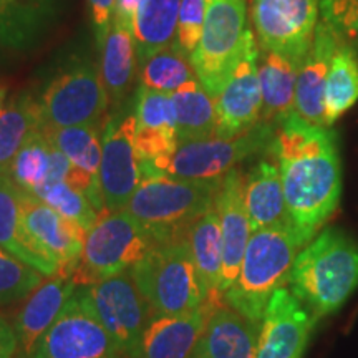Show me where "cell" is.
Returning a JSON list of instances; mask_svg holds the SVG:
<instances>
[{
    "label": "cell",
    "instance_id": "cell-30",
    "mask_svg": "<svg viewBox=\"0 0 358 358\" xmlns=\"http://www.w3.org/2000/svg\"><path fill=\"white\" fill-rule=\"evenodd\" d=\"M20 189L7 174H0V249L34 267L43 277L58 274V267L29 248L20 226Z\"/></svg>",
    "mask_w": 358,
    "mask_h": 358
},
{
    "label": "cell",
    "instance_id": "cell-40",
    "mask_svg": "<svg viewBox=\"0 0 358 358\" xmlns=\"http://www.w3.org/2000/svg\"><path fill=\"white\" fill-rule=\"evenodd\" d=\"M116 0H88L90 13H92L93 29H95L98 45H103L113 24Z\"/></svg>",
    "mask_w": 358,
    "mask_h": 358
},
{
    "label": "cell",
    "instance_id": "cell-18",
    "mask_svg": "<svg viewBox=\"0 0 358 358\" xmlns=\"http://www.w3.org/2000/svg\"><path fill=\"white\" fill-rule=\"evenodd\" d=\"M214 209L219 216L222 234L224 261L221 292L224 295L237 279L245 248L252 236L244 201V174L239 168L232 169L222 178Z\"/></svg>",
    "mask_w": 358,
    "mask_h": 358
},
{
    "label": "cell",
    "instance_id": "cell-19",
    "mask_svg": "<svg viewBox=\"0 0 358 358\" xmlns=\"http://www.w3.org/2000/svg\"><path fill=\"white\" fill-rule=\"evenodd\" d=\"M222 301H206L181 315L155 317L128 358H192L206 322Z\"/></svg>",
    "mask_w": 358,
    "mask_h": 358
},
{
    "label": "cell",
    "instance_id": "cell-29",
    "mask_svg": "<svg viewBox=\"0 0 358 358\" xmlns=\"http://www.w3.org/2000/svg\"><path fill=\"white\" fill-rule=\"evenodd\" d=\"M179 7L181 0H143L134 24V47L140 66L173 45Z\"/></svg>",
    "mask_w": 358,
    "mask_h": 358
},
{
    "label": "cell",
    "instance_id": "cell-42",
    "mask_svg": "<svg viewBox=\"0 0 358 358\" xmlns=\"http://www.w3.org/2000/svg\"><path fill=\"white\" fill-rule=\"evenodd\" d=\"M19 353V342L13 327L0 315V358H15Z\"/></svg>",
    "mask_w": 358,
    "mask_h": 358
},
{
    "label": "cell",
    "instance_id": "cell-20",
    "mask_svg": "<svg viewBox=\"0 0 358 358\" xmlns=\"http://www.w3.org/2000/svg\"><path fill=\"white\" fill-rule=\"evenodd\" d=\"M261 322L250 320L226 302L213 308L192 358H256Z\"/></svg>",
    "mask_w": 358,
    "mask_h": 358
},
{
    "label": "cell",
    "instance_id": "cell-37",
    "mask_svg": "<svg viewBox=\"0 0 358 358\" xmlns=\"http://www.w3.org/2000/svg\"><path fill=\"white\" fill-rule=\"evenodd\" d=\"M206 6H208V0H181L176 35H174L171 47L187 58L198 48L201 35H203Z\"/></svg>",
    "mask_w": 358,
    "mask_h": 358
},
{
    "label": "cell",
    "instance_id": "cell-1",
    "mask_svg": "<svg viewBox=\"0 0 358 358\" xmlns=\"http://www.w3.org/2000/svg\"><path fill=\"white\" fill-rule=\"evenodd\" d=\"M271 151L279 163L289 221L307 245L335 216L342 198L338 134L292 111L277 123Z\"/></svg>",
    "mask_w": 358,
    "mask_h": 358
},
{
    "label": "cell",
    "instance_id": "cell-8",
    "mask_svg": "<svg viewBox=\"0 0 358 358\" xmlns=\"http://www.w3.org/2000/svg\"><path fill=\"white\" fill-rule=\"evenodd\" d=\"M277 124L259 122L236 138H206L181 143L169 159L164 174L179 179H217L248 158L268 153L275 140Z\"/></svg>",
    "mask_w": 358,
    "mask_h": 358
},
{
    "label": "cell",
    "instance_id": "cell-3",
    "mask_svg": "<svg viewBox=\"0 0 358 358\" xmlns=\"http://www.w3.org/2000/svg\"><path fill=\"white\" fill-rule=\"evenodd\" d=\"M303 248L290 222L252 232L237 279L222 295L224 302L261 322L275 290L289 284L295 257Z\"/></svg>",
    "mask_w": 358,
    "mask_h": 358
},
{
    "label": "cell",
    "instance_id": "cell-39",
    "mask_svg": "<svg viewBox=\"0 0 358 358\" xmlns=\"http://www.w3.org/2000/svg\"><path fill=\"white\" fill-rule=\"evenodd\" d=\"M320 17L358 57V0H322Z\"/></svg>",
    "mask_w": 358,
    "mask_h": 358
},
{
    "label": "cell",
    "instance_id": "cell-16",
    "mask_svg": "<svg viewBox=\"0 0 358 358\" xmlns=\"http://www.w3.org/2000/svg\"><path fill=\"white\" fill-rule=\"evenodd\" d=\"M133 111L136 116V155L141 179L164 174L179 146L171 95L141 85Z\"/></svg>",
    "mask_w": 358,
    "mask_h": 358
},
{
    "label": "cell",
    "instance_id": "cell-28",
    "mask_svg": "<svg viewBox=\"0 0 358 358\" xmlns=\"http://www.w3.org/2000/svg\"><path fill=\"white\" fill-rule=\"evenodd\" d=\"M171 98L176 111L179 145L216 136V100L209 95L198 78L189 80L178 88L171 93Z\"/></svg>",
    "mask_w": 358,
    "mask_h": 358
},
{
    "label": "cell",
    "instance_id": "cell-25",
    "mask_svg": "<svg viewBox=\"0 0 358 358\" xmlns=\"http://www.w3.org/2000/svg\"><path fill=\"white\" fill-rule=\"evenodd\" d=\"M55 12L57 0H0V45L10 50L32 47Z\"/></svg>",
    "mask_w": 358,
    "mask_h": 358
},
{
    "label": "cell",
    "instance_id": "cell-2",
    "mask_svg": "<svg viewBox=\"0 0 358 358\" xmlns=\"http://www.w3.org/2000/svg\"><path fill=\"white\" fill-rule=\"evenodd\" d=\"M289 287L317 320L334 315L358 289V243L324 227L295 257Z\"/></svg>",
    "mask_w": 358,
    "mask_h": 358
},
{
    "label": "cell",
    "instance_id": "cell-44",
    "mask_svg": "<svg viewBox=\"0 0 358 358\" xmlns=\"http://www.w3.org/2000/svg\"><path fill=\"white\" fill-rule=\"evenodd\" d=\"M6 96H7V90L3 87H0V111L3 110V103H6Z\"/></svg>",
    "mask_w": 358,
    "mask_h": 358
},
{
    "label": "cell",
    "instance_id": "cell-35",
    "mask_svg": "<svg viewBox=\"0 0 358 358\" xmlns=\"http://www.w3.org/2000/svg\"><path fill=\"white\" fill-rule=\"evenodd\" d=\"M30 194L37 196L40 201H43L55 211L80 224L87 231V234L100 217V214L96 213V209L93 208L87 196L66 181L45 182Z\"/></svg>",
    "mask_w": 358,
    "mask_h": 358
},
{
    "label": "cell",
    "instance_id": "cell-6",
    "mask_svg": "<svg viewBox=\"0 0 358 358\" xmlns=\"http://www.w3.org/2000/svg\"><path fill=\"white\" fill-rule=\"evenodd\" d=\"M156 244L153 236L127 211L105 213L88 231L82 261L71 279L92 285L131 268Z\"/></svg>",
    "mask_w": 358,
    "mask_h": 358
},
{
    "label": "cell",
    "instance_id": "cell-17",
    "mask_svg": "<svg viewBox=\"0 0 358 358\" xmlns=\"http://www.w3.org/2000/svg\"><path fill=\"white\" fill-rule=\"evenodd\" d=\"M317 322L290 289L275 290L264 310L256 358H302Z\"/></svg>",
    "mask_w": 358,
    "mask_h": 358
},
{
    "label": "cell",
    "instance_id": "cell-41",
    "mask_svg": "<svg viewBox=\"0 0 358 358\" xmlns=\"http://www.w3.org/2000/svg\"><path fill=\"white\" fill-rule=\"evenodd\" d=\"M143 0H116L113 19L122 22L134 34V24H136V15L140 12Z\"/></svg>",
    "mask_w": 358,
    "mask_h": 358
},
{
    "label": "cell",
    "instance_id": "cell-27",
    "mask_svg": "<svg viewBox=\"0 0 358 358\" xmlns=\"http://www.w3.org/2000/svg\"><path fill=\"white\" fill-rule=\"evenodd\" d=\"M101 78L111 105L120 106L128 95L136 71L134 34L122 22L113 19L111 29L101 45Z\"/></svg>",
    "mask_w": 358,
    "mask_h": 358
},
{
    "label": "cell",
    "instance_id": "cell-14",
    "mask_svg": "<svg viewBox=\"0 0 358 358\" xmlns=\"http://www.w3.org/2000/svg\"><path fill=\"white\" fill-rule=\"evenodd\" d=\"M216 136L229 140L261 122L262 92L259 82V43L254 30H245L239 55L216 98Z\"/></svg>",
    "mask_w": 358,
    "mask_h": 358
},
{
    "label": "cell",
    "instance_id": "cell-26",
    "mask_svg": "<svg viewBox=\"0 0 358 358\" xmlns=\"http://www.w3.org/2000/svg\"><path fill=\"white\" fill-rule=\"evenodd\" d=\"M192 261L198 271L206 301H222V234L216 209H209L187 231Z\"/></svg>",
    "mask_w": 358,
    "mask_h": 358
},
{
    "label": "cell",
    "instance_id": "cell-21",
    "mask_svg": "<svg viewBox=\"0 0 358 358\" xmlns=\"http://www.w3.org/2000/svg\"><path fill=\"white\" fill-rule=\"evenodd\" d=\"M338 40V35L335 34L329 22L320 17L310 48L299 70L297 88H295V111L313 124L325 127V85Z\"/></svg>",
    "mask_w": 358,
    "mask_h": 358
},
{
    "label": "cell",
    "instance_id": "cell-33",
    "mask_svg": "<svg viewBox=\"0 0 358 358\" xmlns=\"http://www.w3.org/2000/svg\"><path fill=\"white\" fill-rule=\"evenodd\" d=\"M52 161V143L42 129L27 138L17 151L7 176L25 192H34L47 181Z\"/></svg>",
    "mask_w": 358,
    "mask_h": 358
},
{
    "label": "cell",
    "instance_id": "cell-12",
    "mask_svg": "<svg viewBox=\"0 0 358 358\" xmlns=\"http://www.w3.org/2000/svg\"><path fill=\"white\" fill-rule=\"evenodd\" d=\"M19 201L22 234L27 245L40 257L55 264L58 274L73 275L82 261L87 231L30 192L20 189Z\"/></svg>",
    "mask_w": 358,
    "mask_h": 358
},
{
    "label": "cell",
    "instance_id": "cell-38",
    "mask_svg": "<svg viewBox=\"0 0 358 358\" xmlns=\"http://www.w3.org/2000/svg\"><path fill=\"white\" fill-rule=\"evenodd\" d=\"M101 128L103 127H100V123H98L66 128H42V131L47 134L52 145L58 148L73 164L80 158H83V155L93 145V141L101 136Z\"/></svg>",
    "mask_w": 358,
    "mask_h": 358
},
{
    "label": "cell",
    "instance_id": "cell-34",
    "mask_svg": "<svg viewBox=\"0 0 358 358\" xmlns=\"http://www.w3.org/2000/svg\"><path fill=\"white\" fill-rule=\"evenodd\" d=\"M140 77L141 85L169 95L189 80L198 78L189 58L174 50L173 47L164 48L146 60L140 66Z\"/></svg>",
    "mask_w": 358,
    "mask_h": 358
},
{
    "label": "cell",
    "instance_id": "cell-5",
    "mask_svg": "<svg viewBox=\"0 0 358 358\" xmlns=\"http://www.w3.org/2000/svg\"><path fill=\"white\" fill-rule=\"evenodd\" d=\"M131 275L155 317L181 315L206 302L187 236L155 244L131 267Z\"/></svg>",
    "mask_w": 358,
    "mask_h": 358
},
{
    "label": "cell",
    "instance_id": "cell-31",
    "mask_svg": "<svg viewBox=\"0 0 358 358\" xmlns=\"http://www.w3.org/2000/svg\"><path fill=\"white\" fill-rule=\"evenodd\" d=\"M340 38V37H338ZM358 101V57L342 38L335 48L324 95L325 127H334Z\"/></svg>",
    "mask_w": 358,
    "mask_h": 358
},
{
    "label": "cell",
    "instance_id": "cell-24",
    "mask_svg": "<svg viewBox=\"0 0 358 358\" xmlns=\"http://www.w3.org/2000/svg\"><path fill=\"white\" fill-rule=\"evenodd\" d=\"M302 62L284 53L259 48V82L262 92L261 122L277 124L295 111V88Z\"/></svg>",
    "mask_w": 358,
    "mask_h": 358
},
{
    "label": "cell",
    "instance_id": "cell-7",
    "mask_svg": "<svg viewBox=\"0 0 358 358\" xmlns=\"http://www.w3.org/2000/svg\"><path fill=\"white\" fill-rule=\"evenodd\" d=\"M248 29V0H208L203 35L189 62L214 100L236 64Z\"/></svg>",
    "mask_w": 358,
    "mask_h": 358
},
{
    "label": "cell",
    "instance_id": "cell-9",
    "mask_svg": "<svg viewBox=\"0 0 358 358\" xmlns=\"http://www.w3.org/2000/svg\"><path fill=\"white\" fill-rule=\"evenodd\" d=\"M83 285L70 297L55 322L38 340L30 358H123Z\"/></svg>",
    "mask_w": 358,
    "mask_h": 358
},
{
    "label": "cell",
    "instance_id": "cell-23",
    "mask_svg": "<svg viewBox=\"0 0 358 358\" xmlns=\"http://www.w3.org/2000/svg\"><path fill=\"white\" fill-rule=\"evenodd\" d=\"M271 156L259 159L244 176V201L252 232L290 222L279 163Z\"/></svg>",
    "mask_w": 358,
    "mask_h": 358
},
{
    "label": "cell",
    "instance_id": "cell-22",
    "mask_svg": "<svg viewBox=\"0 0 358 358\" xmlns=\"http://www.w3.org/2000/svg\"><path fill=\"white\" fill-rule=\"evenodd\" d=\"M78 287L70 275L57 274L42 282V285L25 299L12 325L19 342L20 358H30L38 340L55 322L58 313Z\"/></svg>",
    "mask_w": 358,
    "mask_h": 358
},
{
    "label": "cell",
    "instance_id": "cell-32",
    "mask_svg": "<svg viewBox=\"0 0 358 358\" xmlns=\"http://www.w3.org/2000/svg\"><path fill=\"white\" fill-rule=\"evenodd\" d=\"M42 129L38 100L22 93L0 111V174H8L17 151L30 134Z\"/></svg>",
    "mask_w": 358,
    "mask_h": 358
},
{
    "label": "cell",
    "instance_id": "cell-10",
    "mask_svg": "<svg viewBox=\"0 0 358 358\" xmlns=\"http://www.w3.org/2000/svg\"><path fill=\"white\" fill-rule=\"evenodd\" d=\"M42 128L98 124L110 100L93 64L70 65L55 75L38 100Z\"/></svg>",
    "mask_w": 358,
    "mask_h": 358
},
{
    "label": "cell",
    "instance_id": "cell-11",
    "mask_svg": "<svg viewBox=\"0 0 358 358\" xmlns=\"http://www.w3.org/2000/svg\"><path fill=\"white\" fill-rule=\"evenodd\" d=\"M322 0H250L259 48L303 62L320 20Z\"/></svg>",
    "mask_w": 358,
    "mask_h": 358
},
{
    "label": "cell",
    "instance_id": "cell-4",
    "mask_svg": "<svg viewBox=\"0 0 358 358\" xmlns=\"http://www.w3.org/2000/svg\"><path fill=\"white\" fill-rule=\"evenodd\" d=\"M221 182L222 178H143L124 211L153 236L156 244L185 239L192 224L214 208Z\"/></svg>",
    "mask_w": 358,
    "mask_h": 358
},
{
    "label": "cell",
    "instance_id": "cell-15",
    "mask_svg": "<svg viewBox=\"0 0 358 358\" xmlns=\"http://www.w3.org/2000/svg\"><path fill=\"white\" fill-rule=\"evenodd\" d=\"M83 287L116 345L124 357L131 355L146 327L155 319L153 310L134 284L131 268Z\"/></svg>",
    "mask_w": 358,
    "mask_h": 358
},
{
    "label": "cell",
    "instance_id": "cell-13",
    "mask_svg": "<svg viewBox=\"0 0 358 358\" xmlns=\"http://www.w3.org/2000/svg\"><path fill=\"white\" fill-rule=\"evenodd\" d=\"M140 182L136 116L134 111L120 110L101 128L100 187L106 213L124 211Z\"/></svg>",
    "mask_w": 358,
    "mask_h": 358
},
{
    "label": "cell",
    "instance_id": "cell-36",
    "mask_svg": "<svg viewBox=\"0 0 358 358\" xmlns=\"http://www.w3.org/2000/svg\"><path fill=\"white\" fill-rule=\"evenodd\" d=\"M42 282L38 271L0 249V306L24 301Z\"/></svg>",
    "mask_w": 358,
    "mask_h": 358
},
{
    "label": "cell",
    "instance_id": "cell-43",
    "mask_svg": "<svg viewBox=\"0 0 358 358\" xmlns=\"http://www.w3.org/2000/svg\"><path fill=\"white\" fill-rule=\"evenodd\" d=\"M71 169V161L62 153L58 148L52 145V161H50V171H48L47 181L45 182H57V181H66ZM43 182V185H45Z\"/></svg>",
    "mask_w": 358,
    "mask_h": 358
}]
</instances>
